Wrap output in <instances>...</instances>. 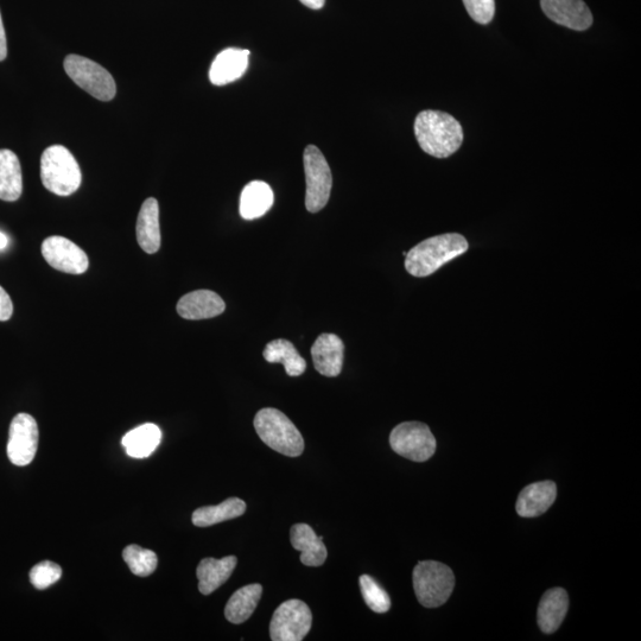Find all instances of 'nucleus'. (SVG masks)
Returning <instances> with one entry per match:
<instances>
[{"label":"nucleus","mask_w":641,"mask_h":641,"mask_svg":"<svg viewBox=\"0 0 641 641\" xmlns=\"http://www.w3.org/2000/svg\"><path fill=\"white\" fill-rule=\"evenodd\" d=\"M260 440L275 452L297 458L304 452V440L300 430L287 416L274 408L258 412L253 421Z\"/></svg>","instance_id":"obj_3"},{"label":"nucleus","mask_w":641,"mask_h":641,"mask_svg":"<svg viewBox=\"0 0 641 641\" xmlns=\"http://www.w3.org/2000/svg\"><path fill=\"white\" fill-rule=\"evenodd\" d=\"M137 241L149 255L161 249L160 206L154 198L145 200L137 219Z\"/></svg>","instance_id":"obj_17"},{"label":"nucleus","mask_w":641,"mask_h":641,"mask_svg":"<svg viewBox=\"0 0 641 641\" xmlns=\"http://www.w3.org/2000/svg\"><path fill=\"white\" fill-rule=\"evenodd\" d=\"M8 56V46H6V35L2 15H0V61H4Z\"/></svg>","instance_id":"obj_32"},{"label":"nucleus","mask_w":641,"mask_h":641,"mask_svg":"<svg viewBox=\"0 0 641 641\" xmlns=\"http://www.w3.org/2000/svg\"><path fill=\"white\" fill-rule=\"evenodd\" d=\"M303 5L313 10H320L325 6L326 0H300Z\"/></svg>","instance_id":"obj_33"},{"label":"nucleus","mask_w":641,"mask_h":641,"mask_svg":"<svg viewBox=\"0 0 641 641\" xmlns=\"http://www.w3.org/2000/svg\"><path fill=\"white\" fill-rule=\"evenodd\" d=\"M313 363L322 376L338 377L342 371L345 345L338 335L325 333L319 336L312 347Z\"/></svg>","instance_id":"obj_13"},{"label":"nucleus","mask_w":641,"mask_h":641,"mask_svg":"<svg viewBox=\"0 0 641 641\" xmlns=\"http://www.w3.org/2000/svg\"><path fill=\"white\" fill-rule=\"evenodd\" d=\"M246 511V503L239 498H230L217 506H205L193 513V524L199 528H208L215 524L236 519Z\"/></svg>","instance_id":"obj_26"},{"label":"nucleus","mask_w":641,"mask_h":641,"mask_svg":"<svg viewBox=\"0 0 641 641\" xmlns=\"http://www.w3.org/2000/svg\"><path fill=\"white\" fill-rule=\"evenodd\" d=\"M249 50L228 48L215 57L209 71V80L215 86H225L237 81L249 67Z\"/></svg>","instance_id":"obj_15"},{"label":"nucleus","mask_w":641,"mask_h":641,"mask_svg":"<svg viewBox=\"0 0 641 641\" xmlns=\"http://www.w3.org/2000/svg\"><path fill=\"white\" fill-rule=\"evenodd\" d=\"M62 576V569L59 564L50 561H43L36 564L30 571V582L37 589L43 590L59 581Z\"/></svg>","instance_id":"obj_29"},{"label":"nucleus","mask_w":641,"mask_h":641,"mask_svg":"<svg viewBox=\"0 0 641 641\" xmlns=\"http://www.w3.org/2000/svg\"><path fill=\"white\" fill-rule=\"evenodd\" d=\"M415 135L421 149L430 156L447 158L461 148L463 129L446 112L425 110L415 120Z\"/></svg>","instance_id":"obj_1"},{"label":"nucleus","mask_w":641,"mask_h":641,"mask_svg":"<svg viewBox=\"0 0 641 641\" xmlns=\"http://www.w3.org/2000/svg\"><path fill=\"white\" fill-rule=\"evenodd\" d=\"M123 558L132 574L141 577L150 576L157 568L158 558L154 551L143 549L132 544L123 551Z\"/></svg>","instance_id":"obj_27"},{"label":"nucleus","mask_w":641,"mask_h":641,"mask_svg":"<svg viewBox=\"0 0 641 641\" xmlns=\"http://www.w3.org/2000/svg\"><path fill=\"white\" fill-rule=\"evenodd\" d=\"M12 313H14V304H12L11 297L0 287V321L10 320Z\"/></svg>","instance_id":"obj_31"},{"label":"nucleus","mask_w":641,"mask_h":641,"mask_svg":"<svg viewBox=\"0 0 641 641\" xmlns=\"http://www.w3.org/2000/svg\"><path fill=\"white\" fill-rule=\"evenodd\" d=\"M468 241L459 233H447L422 241L405 256V269L411 276L428 277L468 251Z\"/></svg>","instance_id":"obj_2"},{"label":"nucleus","mask_w":641,"mask_h":641,"mask_svg":"<svg viewBox=\"0 0 641 641\" xmlns=\"http://www.w3.org/2000/svg\"><path fill=\"white\" fill-rule=\"evenodd\" d=\"M41 180L49 192L69 196L81 186L82 175L72 152L62 145H52L41 157Z\"/></svg>","instance_id":"obj_4"},{"label":"nucleus","mask_w":641,"mask_h":641,"mask_svg":"<svg viewBox=\"0 0 641 641\" xmlns=\"http://www.w3.org/2000/svg\"><path fill=\"white\" fill-rule=\"evenodd\" d=\"M542 10L552 22L576 31L592 27L593 15L583 0H541Z\"/></svg>","instance_id":"obj_12"},{"label":"nucleus","mask_w":641,"mask_h":641,"mask_svg":"<svg viewBox=\"0 0 641 641\" xmlns=\"http://www.w3.org/2000/svg\"><path fill=\"white\" fill-rule=\"evenodd\" d=\"M412 580L418 601L427 608L446 604L455 587L453 570L446 564L435 561L418 563Z\"/></svg>","instance_id":"obj_5"},{"label":"nucleus","mask_w":641,"mask_h":641,"mask_svg":"<svg viewBox=\"0 0 641 641\" xmlns=\"http://www.w3.org/2000/svg\"><path fill=\"white\" fill-rule=\"evenodd\" d=\"M291 545L301 551V562L307 567H321L327 560V548L323 537H317L307 524H296L290 531Z\"/></svg>","instance_id":"obj_18"},{"label":"nucleus","mask_w":641,"mask_h":641,"mask_svg":"<svg viewBox=\"0 0 641 641\" xmlns=\"http://www.w3.org/2000/svg\"><path fill=\"white\" fill-rule=\"evenodd\" d=\"M42 255L52 268L66 274H84L90 265L85 251L73 241L63 237L55 236L44 240Z\"/></svg>","instance_id":"obj_11"},{"label":"nucleus","mask_w":641,"mask_h":641,"mask_svg":"<svg viewBox=\"0 0 641 641\" xmlns=\"http://www.w3.org/2000/svg\"><path fill=\"white\" fill-rule=\"evenodd\" d=\"M38 425L33 416L19 414L12 420L9 431L8 456L15 466L33 462L38 448Z\"/></svg>","instance_id":"obj_10"},{"label":"nucleus","mask_w":641,"mask_h":641,"mask_svg":"<svg viewBox=\"0 0 641 641\" xmlns=\"http://www.w3.org/2000/svg\"><path fill=\"white\" fill-rule=\"evenodd\" d=\"M162 431L156 424L147 423L129 431L123 437V446L131 458H148L160 446Z\"/></svg>","instance_id":"obj_24"},{"label":"nucleus","mask_w":641,"mask_h":641,"mask_svg":"<svg viewBox=\"0 0 641 641\" xmlns=\"http://www.w3.org/2000/svg\"><path fill=\"white\" fill-rule=\"evenodd\" d=\"M224 300L214 291L196 290L177 303V313L186 320L213 319L225 312Z\"/></svg>","instance_id":"obj_14"},{"label":"nucleus","mask_w":641,"mask_h":641,"mask_svg":"<svg viewBox=\"0 0 641 641\" xmlns=\"http://www.w3.org/2000/svg\"><path fill=\"white\" fill-rule=\"evenodd\" d=\"M9 240L4 233L0 232V250H4L8 246Z\"/></svg>","instance_id":"obj_34"},{"label":"nucleus","mask_w":641,"mask_h":641,"mask_svg":"<svg viewBox=\"0 0 641 641\" xmlns=\"http://www.w3.org/2000/svg\"><path fill=\"white\" fill-rule=\"evenodd\" d=\"M556 495L555 482H535L520 492L516 505L517 512L524 518L542 516L555 503Z\"/></svg>","instance_id":"obj_16"},{"label":"nucleus","mask_w":641,"mask_h":641,"mask_svg":"<svg viewBox=\"0 0 641 641\" xmlns=\"http://www.w3.org/2000/svg\"><path fill=\"white\" fill-rule=\"evenodd\" d=\"M304 174H306V207L308 212L317 213L326 207L332 193L333 176L326 157L315 145L304 150Z\"/></svg>","instance_id":"obj_7"},{"label":"nucleus","mask_w":641,"mask_h":641,"mask_svg":"<svg viewBox=\"0 0 641 641\" xmlns=\"http://www.w3.org/2000/svg\"><path fill=\"white\" fill-rule=\"evenodd\" d=\"M63 66L69 78L95 99L110 101L116 97V81L99 63L84 56L68 55Z\"/></svg>","instance_id":"obj_6"},{"label":"nucleus","mask_w":641,"mask_h":641,"mask_svg":"<svg viewBox=\"0 0 641 641\" xmlns=\"http://www.w3.org/2000/svg\"><path fill=\"white\" fill-rule=\"evenodd\" d=\"M313 624L312 611L301 600L283 602L272 615L270 637L274 641H301Z\"/></svg>","instance_id":"obj_9"},{"label":"nucleus","mask_w":641,"mask_h":641,"mask_svg":"<svg viewBox=\"0 0 641 641\" xmlns=\"http://www.w3.org/2000/svg\"><path fill=\"white\" fill-rule=\"evenodd\" d=\"M237 563L236 556H227L221 560H215V558L202 560L196 569L201 594H212L224 585L236 569Z\"/></svg>","instance_id":"obj_20"},{"label":"nucleus","mask_w":641,"mask_h":641,"mask_svg":"<svg viewBox=\"0 0 641 641\" xmlns=\"http://www.w3.org/2000/svg\"><path fill=\"white\" fill-rule=\"evenodd\" d=\"M463 4L473 21L484 25L492 22L495 15V0H463Z\"/></svg>","instance_id":"obj_30"},{"label":"nucleus","mask_w":641,"mask_h":641,"mask_svg":"<svg viewBox=\"0 0 641 641\" xmlns=\"http://www.w3.org/2000/svg\"><path fill=\"white\" fill-rule=\"evenodd\" d=\"M393 452L415 462L428 461L436 452V440L427 424L405 422L390 435Z\"/></svg>","instance_id":"obj_8"},{"label":"nucleus","mask_w":641,"mask_h":641,"mask_svg":"<svg viewBox=\"0 0 641 641\" xmlns=\"http://www.w3.org/2000/svg\"><path fill=\"white\" fill-rule=\"evenodd\" d=\"M263 357L270 364H283L289 377H300L307 370V363L290 341L278 339L265 346Z\"/></svg>","instance_id":"obj_23"},{"label":"nucleus","mask_w":641,"mask_h":641,"mask_svg":"<svg viewBox=\"0 0 641 641\" xmlns=\"http://www.w3.org/2000/svg\"><path fill=\"white\" fill-rule=\"evenodd\" d=\"M359 583L366 605L373 612L382 614L390 611V596L378 585L376 580L372 579L371 576L363 575L360 577Z\"/></svg>","instance_id":"obj_28"},{"label":"nucleus","mask_w":641,"mask_h":641,"mask_svg":"<svg viewBox=\"0 0 641 641\" xmlns=\"http://www.w3.org/2000/svg\"><path fill=\"white\" fill-rule=\"evenodd\" d=\"M23 175L15 152L0 150V200L14 202L21 198Z\"/></svg>","instance_id":"obj_22"},{"label":"nucleus","mask_w":641,"mask_h":641,"mask_svg":"<svg viewBox=\"0 0 641 641\" xmlns=\"http://www.w3.org/2000/svg\"><path fill=\"white\" fill-rule=\"evenodd\" d=\"M263 587L255 583L237 590L228 600L225 608V617L232 624H243L255 613L262 598Z\"/></svg>","instance_id":"obj_25"},{"label":"nucleus","mask_w":641,"mask_h":641,"mask_svg":"<svg viewBox=\"0 0 641 641\" xmlns=\"http://www.w3.org/2000/svg\"><path fill=\"white\" fill-rule=\"evenodd\" d=\"M569 596L563 588H552L543 595L538 607V625L544 633L558 630L568 613Z\"/></svg>","instance_id":"obj_19"},{"label":"nucleus","mask_w":641,"mask_h":641,"mask_svg":"<svg viewBox=\"0 0 641 641\" xmlns=\"http://www.w3.org/2000/svg\"><path fill=\"white\" fill-rule=\"evenodd\" d=\"M275 196L268 183L253 181L240 196V215L245 220L262 218L274 205Z\"/></svg>","instance_id":"obj_21"}]
</instances>
